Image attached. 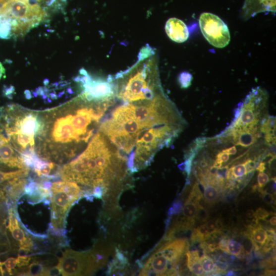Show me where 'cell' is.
Returning <instances> with one entry per match:
<instances>
[{
    "label": "cell",
    "mask_w": 276,
    "mask_h": 276,
    "mask_svg": "<svg viewBox=\"0 0 276 276\" xmlns=\"http://www.w3.org/2000/svg\"><path fill=\"white\" fill-rule=\"evenodd\" d=\"M5 73V70L3 66V65L0 62V80L2 78V76Z\"/></svg>",
    "instance_id": "e575fe53"
},
{
    "label": "cell",
    "mask_w": 276,
    "mask_h": 276,
    "mask_svg": "<svg viewBox=\"0 0 276 276\" xmlns=\"http://www.w3.org/2000/svg\"><path fill=\"white\" fill-rule=\"evenodd\" d=\"M47 18V13L38 3L7 0L0 6V38L22 37Z\"/></svg>",
    "instance_id": "7a4b0ae2"
},
{
    "label": "cell",
    "mask_w": 276,
    "mask_h": 276,
    "mask_svg": "<svg viewBox=\"0 0 276 276\" xmlns=\"http://www.w3.org/2000/svg\"><path fill=\"white\" fill-rule=\"evenodd\" d=\"M192 79V75L187 72L181 73L178 78V83L182 89L188 88L191 85Z\"/></svg>",
    "instance_id": "ac0fdd59"
},
{
    "label": "cell",
    "mask_w": 276,
    "mask_h": 276,
    "mask_svg": "<svg viewBox=\"0 0 276 276\" xmlns=\"http://www.w3.org/2000/svg\"><path fill=\"white\" fill-rule=\"evenodd\" d=\"M198 220L201 222L206 221L209 218L207 211L201 205H198V211L196 216Z\"/></svg>",
    "instance_id": "44dd1931"
},
{
    "label": "cell",
    "mask_w": 276,
    "mask_h": 276,
    "mask_svg": "<svg viewBox=\"0 0 276 276\" xmlns=\"http://www.w3.org/2000/svg\"><path fill=\"white\" fill-rule=\"evenodd\" d=\"M198 205L188 200L185 203L183 208V214L188 221L194 223V218L196 217L197 214Z\"/></svg>",
    "instance_id": "4fadbf2b"
},
{
    "label": "cell",
    "mask_w": 276,
    "mask_h": 276,
    "mask_svg": "<svg viewBox=\"0 0 276 276\" xmlns=\"http://www.w3.org/2000/svg\"><path fill=\"white\" fill-rule=\"evenodd\" d=\"M3 263H2V262H0V272H2L3 270Z\"/></svg>",
    "instance_id": "b9f144b4"
},
{
    "label": "cell",
    "mask_w": 276,
    "mask_h": 276,
    "mask_svg": "<svg viewBox=\"0 0 276 276\" xmlns=\"http://www.w3.org/2000/svg\"><path fill=\"white\" fill-rule=\"evenodd\" d=\"M166 31L168 37L178 43L186 42L189 36L188 29L185 23L175 18H170L167 21Z\"/></svg>",
    "instance_id": "ba28073f"
},
{
    "label": "cell",
    "mask_w": 276,
    "mask_h": 276,
    "mask_svg": "<svg viewBox=\"0 0 276 276\" xmlns=\"http://www.w3.org/2000/svg\"><path fill=\"white\" fill-rule=\"evenodd\" d=\"M276 0H245L241 9V17L248 20L260 13H276Z\"/></svg>",
    "instance_id": "52a82bcc"
},
{
    "label": "cell",
    "mask_w": 276,
    "mask_h": 276,
    "mask_svg": "<svg viewBox=\"0 0 276 276\" xmlns=\"http://www.w3.org/2000/svg\"><path fill=\"white\" fill-rule=\"evenodd\" d=\"M204 185V197L206 202L213 203L218 197V191L216 186L210 184L202 183Z\"/></svg>",
    "instance_id": "2e32d148"
},
{
    "label": "cell",
    "mask_w": 276,
    "mask_h": 276,
    "mask_svg": "<svg viewBox=\"0 0 276 276\" xmlns=\"http://www.w3.org/2000/svg\"><path fill=\"white\" fill-rule=\"evenodd\" d=\"M263 198L265 201L270 204L274 203V197L272 194L266 192H262Z\"/></svg>",
    "instance_id": "f546056e"
},
{
    "label": "cell",
    "mask_w": 276,
    "mask_h": 276,
    "mask_svg": "<svg viewBox=\"0 0 276 276\" xmlns=\"http://www.w3.org/2000/svg\"><path fill=\"white\" fill-rule=\"evenodd\" d=\"M232 171L235 179L241 178L248 174L246 166L244 164L232 166Z\"/></svg>",
    "instance_id": "d6986e66"
},
{
    "label": "cell",
    "mask_w": 276,
    "mask_h": 276,
    "mask_svg": "<svg viewBox=\"0 0 276 276\" xmlns=\"http://www.w3.org/2000/svg\"><path fill=\"white\" fill-rule=\"evenodd\" d=\"M271 214L267 212L265 209L259 208L256 210V212L254 214V217L256 220L257 219H264L266 220V218H268Z\"/></svg>",
    "instance_id": "603a6c76"
},
{
    "label": "cell",
    "mask_w": 276,
    "mask_h": 276,
    "mask_svg": "<svg viewBox=\"0 0 276 276\" xmlns=\"http://www.w3.org/2000/svg\"><path fill=\"white\" fill-rule=\"evenodd\" d=\"M112 79L105 81L101 79H93L91 77L83 84L84 92L79 96L88 102H101L112 98L115 95V88Z\"/></svg>",
    "instance_id": "8992f818"
},
{
    "label": "cell",
    "mask_w": 276,
    "mask_h": 276,
    "mask_svg": "<svg viewBox=\"0 0 276 276\" xmlns=\"http://www.w3.org/2000/svg\"><path fill=\"white\" fill-rule=\"evenodd\" d=\"M49 96H50L51 99L53 100H55L58 99V96L56 95V93L55 92L50 93V94H49Z\"/></svg>",
    "instance_id": "74e56055"
},
{
    "label": "cell",
    "mask_w": 276,
    "mask_h": 276,
    "mask_svg": "<svg viewBox=\"0 0 276 276\" xmlns=\"http://www.w3.org/2000/svg\"><path fill=\"white\" fill-rule=\"evenodd\" d=\"M8 227L13 237L16 240L19 241L20 249L26 253L29 252L33 243L31 239L26 236L20 226L18 220L11 212L9 213Z\"/></svg>",
    "instance_id": "30bf717a"
},
{
    "label": "cell",
    "mask_w": 276,
    "mask_h": 276,
    "mask_svg": "<svg viewBox=\"0 0 276 276\" xmlns=\"http://www.w3.org/2000/svg\"><path fill=\"white\" fill-rule=\"evenodd\" d=\"M47 102H48V103H52V100H51L50 98H48V97Z\"/></svg>",
    "instance_id": "bcb514c9"
},
{
    "label": "cell",
    "mask_w": 276,
    "mask_h": 276,
    "mask_svg": "<svg viewBox=\"0 0 276 276\" xmlns=\"http://www.w3.org/2000/svg\"><path fill=\"white\" fill-rule=\"evenodd\" d=\"M51 188L52 224L55 229L62 230L69 210L84 191L76 183L64 181L53 183Z\"/></svg>",
    "instance_id": "3957f363"
},
{
    "label": "cell",
    "mask_w": 276,
    "mask_h": 276,
    "mask_svg": "<svg viewBox=\"0 0 276 276\" xmlns=\"http://www.w3.org/2000/svg\"><path fill=\"white\" fill-rule=\"evenodd\" d=\"M255 212L252 209L248 210L246 213V217L249 219H252L254 217Z\"/></svg>",
    "instance_id": "836d02e7"
},
{
    "label": "cell",
    "mask_w": 276,
    "mask_h": 276,
    "mask_svg": "<svg viewBox=\"0 0 276 276\" xmlns=\"http://www.w3.org/2000/svg\"><path fill=\"white\" fill-rule=\"evenodd\" d=\"M67 92L70 94H72L73 93V91L71 88H68L67 89Z\"/></svg>",
    "instance_id": "ee69618b"
},
{
    "label": "cell",
    "mask_w": 276,
    "mask_h": 276,
    "mask_svg": "<svg viewBox=\"0 0 276 276\" xmlns=\"http://www.w3.org/2000/svg\"><path fill=\"white\" fill-rule=\"evenodd\" d=\"M270 178L268 174L263 172H259L257 177V182L258 187L263 188L269 182Z\"/></svg>",
    "instance_id": "7402d4cb"
},
{
    "label": "cell",
    "mask_w": 276,
    "mask_h": 276,
    "mask_svg": "<svg viewBox=\"0 0 276 276\" xmlns=\"http://www.w3.org/2000/svg\"><path fill=\"white\" fill-rule=\"evenodd\" d=\"M230 156L228 154L224 152H221L217 155V159L215 161L218 163L221 164L226 162L229 160Z\"/></svg>",
    "instance_id": "4316f807"
},
{
    "label": "cell",
    "mask_w": 276,
    "mask_h": 276,
    "mask_svg": "<svg viewBox=\"0 0 276 276\" xmlns=\"http://www.w3.org/2000/svg\"><path fill=\"white\" fill-rule=\"evenodd\" d=\"M24 94L25 95V97L27 100H29L31 99L32 96H31V92L29 90H25L24 92Z\"/></svg>",
    "instance_id": "d590c367"
},
{
    "label": "cell",
    "mask_w": 276,
    "mask_h": 276,
    "mask_svg": "<svg viewBox=\"0 0 276 276\" xmlns=\"http://www.w3.org/2000/svg\"><path fill=\"white\" fill-rule=\"evenodd\" d=\"M29 169L28 168L21 169L19 170L5 172L0 171V185L5 181L13 179L16 177H24L28 174Z\"/></svg>",
    "instance_id": "9a60e30c"
},
{
    "label": "cell",
    "mask_w": 276,
    "mask_h": 276,
    "mask_svg": "<svg viewBox=\"0 0 276 276\" xmlns=\"http://www.w3.org/2000/svg\"><path fill=\"white\" fill-rule=\"evenodd\" d=\"M14 92V88L13 86H10L9 88H7L5 91V94L9 99H11L12 96V94Z\"/></svg>",
    "instance_id": "1f68e13d"
},
{
    "label": "cell",
    "mask_w": 276,
    "mask_h": 276,
    "mask_svg": "<svg viewBox=\"0 0 276 276\" xmlns=\"http://www.w3.org/2000/svg\"><path fill=\"white\" fill-rule=\"evenodd\" d=\"M201 264L205 274H220L222 270L215 263L213 259L205 255L201 260Z\"/></svg>",
    "instance_id": "5bb4252c"
},
{
    "label": "cell",
    "mask_w": 276,
    "mask_h": 276,
    "mask_svg": "<svg viewBox=\"0 0 276 276\" xmlns=\"http://www.w3.org/2000/svg\"><path fill=\"white\" fill-rule=\"evenodd\" d=\"M43 83L45 86H47L49 83H50V80H49V79H45L44 80Z\"/></svg>",
    "instance_id": "f35d334b"
},
{
    "label": "cell",
    "mask_w": 276,
    "mask_h": 276,
    "mask_svg": "<svg viewBox=\"0 0 276 276\" xmlns=\"http://www.w3.org/2000/svg\"><path fill=\"white\" fill-rule=\"evenodd\" d=\"M227 249H228L227 253L237 256L241 255L244 252V249H243V247L240 244V243L232 239L228 240Z\"/></svg>",
    "instance_id": "e0dca14e"
},
{
    "label": "cell",
    "mask_w": 276,
    "mask_h": 276,
    "mask_svg": "<svg viewBox=\"0 0 276 276\" xmlns=\"http://www.w3.org/2000/svg\"><path fill=\"white\" fill-rule=\"evenodd\" d=\"M270 223L273 226H276V216L272 217L269 220Z\"/></svg>",
    "instance_id": "8d00e7d4"
},
{
    "label": "cell",
    "mask_w": 276,
    "mask_h": 276,
    "mask_svg": "<svg viewBox=\"0 0 276 276\" xmlns=\"http://www.w3.org/2000/svg\"><path fill=\"white\" fill-rule=\"evenodd\" d=\"M18 264V259L17 258L11 257L6 259V261L3 263V265L9 271L11 272V270L13 269Z\"/></svg>",
    "instance_id": "cb8c5ba5"
},
{
    "label": "cell",
    "mask_w": 276,
    "mask_h": 276,
    "mask_svg": "<svg viewBox=\"0 0 276 276\" xmlns=\"http://www.w3.org/2000/svg\"><path fill=\"white\" fill-rule=\"evenodd\" d=\"M33 95L35 97H37L39 95L36 91L33 92Z\"/></svg>",
    "instance_id": "f6af8a7d"
},
{
    "label": "cell",
    "mask_w": 276,
    "mask_h": 276,
    "mask_svg": "<svg viewBox=\"0 0 276 276\" xmlns=\"http://www.w3.org/2000/svg\"><path fill=\"white\" fill-rule=\"evenodd\" d=\"M256 129H234L232 135L234 139V143L243 147H248L253 144L257 140L255 134Z\"/></svg>",
    "instance_id": "8fae6325"
},
{
    "label": "cell",
    "mask_w": 276,
    "mask_h": 276,
    "mask_svg": "<svg viewBox=\"0 0 276 276\" xmlns=\"http://www.w3.org/2000/svg\"><path fill=\"white\" fill-rule=\"evenodd\" d=\"M256 225L250 229L249 235L252 240L254 248L258 251L263 248L267 239L268 235L266 230L262 226L256 223Z\"/></svg>",
    "instance_id": "7c38bea8"
},
{
    "label": "cell",
    "mask_w": 276,
    "mask_h": 276,
    "mask_svg": "<svg viewBox=\"0 0 276 276\" xmlns=\"http://www.w3.org/2000/svg\"><path fill=\"white\" fill-rule=\"evenodd\" d=\"M234 275V272L232 271H230L226 275V276H233Z\"/></svg>",
    "instance_id": "ab89813d"
},
{
    "label": "cell",
    "mask_w": 276,
    "mask_h": 276,
    "mask_svg": "<svg viewBox=\"0 0 276 276\" xmlns=\"http://www.w3.org/2000/svg\"><path fill=\"white\" fill-rule=\"evenodd\" d=\"M248 173L254 171L256 167V163L255 161L249 159L247 160L244 164Z\"/></svg>",
    "instance_id": "83f0119b"
},
{
    "label": "cell",
    "mask_w": 276,
    "mask_h": 276,
    "mask_svg": "<svg viewBox=\"0 0 276 276\" xmlns=\"http://www.w3.org/2000/svg\"><path fill=\"white\" fill-rule=\"evenodd\" d=\"M64 91L59 93V94L57 95L58 98H60V97H61L64 94Z\"/></svg>",
    "instance_id": "7bdbcfd3"
},
{
    "label": "cell",
    "mask_w": 276,
    "mask_h": 276,
    "mask_svg": "<svg viewBox=\"0 0 276 276\" xmlns=\"http://www.w3.org/2000/svg\"><path fill=\"white\" fill-rule=\"evenodd\" d=\"M45 271L40 264L33 263L29 268V273L32 275H45Z\"/></svg>",
    "instance_id": "ffe728a7"
},
{
    "label": "cell",
    "mask_w": 276,
    "mask_h": 276,
    "mask_svg": "<svg viewBox=\"0 0 276 276\" xmlns=\"http://www.w3.org/2000/svg\"><path fill=\"white\" fill-rule=\"evenodd\" d=\"M206 224L208 226L211 235L218 230V222L214 220L208 221Z\"/></svg>",
    "instance_id": "484cf974"
},
{
    "label": "cell",
    "mask_w": 276,
    "mask_h": 276,
    "mask_svg": "<svg viewBox=\"0 0 276 276\" xmlns=\"http://www.w3.org/2000/svg\"><path fill=\"white\" fill-rule=\"evenodd\" d=\"M222 152L228 154L229 155H234L237 153V149L235 146H234V147L226 149Z\"/></svg>",
    "instance_id": "4dcf8cb0"
},
{
    "label": "cell",
    "mask_w": 276,
    "mask_h": 276,
    "mask_svg": "<svg viewBox=\"0 0 276 276\" xmlns=\"http://www.w3.org/2000/svg\"><path fill=\"white\" fill-rule=\"evenodd\" d=\"M199 24L203 35L211 45L218 48L228 46L230 34L228 26L218 15L204 12L201 14Z\"/></svg>",
    "instance_id": "5b68a950"
},
{
    "label": "cell",
    "mask_w": 276,
    "mask_h": 276,
    "mask_svg": "<svg viewBox=\"0 0 276 276\" xmlns=\"http://www.w3.org/2000/svg\"><path fill=\"white\" fill-rule=\"evenodd\" d=\"M109 142L103 134H97L82 154L63 166L60 171L62 179L93 189L100 186L107 189L113 172L112 160L120 155Z\"/></svg>",
    "instance_id": "6da1fadb"
},
{
    "label": "cell",
    "mask_w": 276,
    "mask_h": 276,
    "mask_svg": "<svg viewBox=\"0 0 276 276\" xmlns=\"http://www.w3.org/2000/svg\"><path fill=\"white\" fill-rule=\"evenodd\" d=\"M18 259V264L17 266L19 267H22L24 266H27L31 260V258L30 256L23 255V256H19L17 258Z\"/></svg>",
    "instance_id": "d4e9b609"
},
{
    "label": "cell",
    "mask_w": 276,
    "mask_h": 276,
    "mask_svg": "<svg viewBox=\"0 0 276 276\" xmlns=\"http://www.w3.org/2000/svg\"><path fill=\"white\" fill-rule=\"evenodd\" d=\"M7 0H0V6L6 2Z\"/></svg>",
    "instance_id": "60d3db41"
},
{
    "label": "cell",
    "mask_w": 276,
    "mask_h": 276,
    "mask_svg": "<svg viewBox=\"0 0 276 276\" xmlns=\"http://www.w3.org/2000/svg\"><path fill=\"white\" fill-rule=\"evenodd\" d=\"M14 150L9 140L2 144L0 147V163L11 168H28L25 165L21 156L18 155Z\"/></svg>",
    "instance_id": "9c48e42d"
},
{
    "label": "cell",
    "mask_w": 276,
    "mask_h": 276,
    "mask_svg": "<svg viewBox=\"0 0 276 276\" xmlns=\"http://www.w3.org/2000/svg\"><path fill=\"white\" fill-rule=\"evenodd\" d=\"M228 239L226 237H222L221 241L219 243V248L221 251L226 252H228V249H227V246H228Z\"/></svg>",
    "instance_id": "f1b7e54d"
},
{
    "label": "cell",
    "mask_w": 276,
    "mask_h": 276,
    "mask_svg": "<svg viewBox=\"0 0 276 276\" xmlns=\"http://www.w3.org/2000/svg\"><path fill=\"white\" fill-rule=\"evenodd\" d=\"M266 163L265 162H261V164L259 165V166L256 167V170H258L259 172H263L266 169Z\"/></svg>",
    "instance_id": "d6a6232c"
},
{
    "label": "cell",
    "mask_w": 276,
    "mask_h": 276,
    "mask_svg": "<svg viewBox=\"0 0 276 276\" xmlns=\"http://www.w3.org/2000/svg\"><path fill=\"white\" fill-rule=\"evenodd\" d=\"M90 252L65 251L56 268L63 276H81L92 273L98 267L99 261Z\"/></svg>",
    "instance_id": "277c9868"
}]
</instances>
